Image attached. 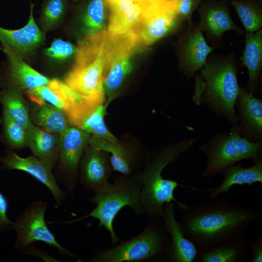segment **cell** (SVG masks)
I'll list each match as a JSON object with an SVG mask.
<instances>
[{"label":"cell","instance_id":"cell-1","mask_svg":"<svg viewBox=\"0 0 262 262\" xmlns=\"http://www.w3.org/2000/svg\"><path fill=\"white\" fill-rule=\"evenodd\" d=\"M184 211L179 222L198 250L246 233L262 216L261 213L250 207L217 197L189 206Z\"/></svg>","mask_w":262,"mask_h":262},{"label":"cell","instance_id":"cell-2","mask_svg":"<svg viewBox=\"0 0 262 262\" xmlns=\"http://www.w3.org/2000/svg\"><path fill=\"white\" fill-rule=\"evenodd\" d=\"M195 139L188 138L160 151L150 161L143 172L137 177L141 182L140 201L144 213L150 217H162L165 203L175 202L179 208L186 210L188 206L177 201L174 191L179 186L177 181L164 179V169L182 153L189 149Z\"/></svg>","mask_w":262,"mask_h":262},{"label":"cell","instance_id":"cell-3","mask_svg":"<svg viewBox=\"0 0 262 262\" xmlns=\"http://www.w3.org/2000/svg\"><path fill=\"white\" fill-rule=\"evenodd\" d=\"M105 30L84 36L78 42L75 62L62 82L80 95L105 100Z\"/></svg>","mask_w":262,"mask_h":262},{"label":"cell","instance_id":"cell-4","mask_svg":"<svg viewBox=\"0 0 262 262\" xmlns=\"http://www.w3.org/2000/svg\"><path fill=\"white\" fill-rule=\"evenodd\" d=\"M237 69V61L231 53L208 58L200 70L205 82L201 100L216 115L231 123L232 127L238 124L234 110L240 88Z\"/></svg>","mask_w":262,"mask_h":262},{"label":"cell","instance_id":"cell-5","mask_svg":"<svg viewBox=\"0 0 262 262\" xmlns=\"http://www.w3.org/2000/svg\"><path fill=\"white\" fill-rule=\"evenodd\" d=\"M141 182L137 177L126 176L115 180L95 190L90 201L96 205L89 213L76 219L62 222L69 224L89 217L98 220V226L103 227L111 235L114 245L120 240L116 234L113 222L119 212L125 207H130L137 214H144L140 201Z\"/></svg>","mask_w":262,"mask_h":262},{"label":"cell","instance_id":"cell-6","mask_svg":"<svg viewBox=\"0 0 262 262\" xmlns=\"http://www.w3.org/2000/svg\"><path fill=\"white\" fill-rule=\"evenodd\" d=\"M170 237L162 217H150L137 236L95 253L89 262H167Z\"/></svg>","mask_w":262,"mask_h":262},{"label":"cell","instance_id":"cell-7","mask_svg":"<svg viewBox=\"0 0 262 262\" xmlns=\"http://www.w3.org/2000/svg\"><path fill=\"white\" fill-rule=\"evenodd\" d=\"M207 157L202 177L215 175L225 168L245 159L253 161L262 157V142H252L241 136L236 127L229 133H218L199 146Z\"/></svg>","mask_w":262,"mask_h":262},{"label":"cell","instance_id":"cell-8","mask_svg":"<svg viewBox=\"0 0 262 262\" xmlns=\"http://www.w3.org/2000/svg\"><path fill=\"white\" fill-rule=\"evenodd\" d=\"M48 203L36 200L27 207L14 222L13 228L16 236L14 248L24 251L35 242L40 241L56 248L60 254L71 258H79L58 243L45 219Z\"/></svg>","mask_w":262,"mask_h":262},{"label":"cell","instance_id":"cell-9","mask_svg":"<svg viewBox=\"0 0 262 262\" xmlns=\"http://www.w3.org/2000/svg\"><path fill=\"white\" fill-rule=\"evenodd\" d=\"M179 67L186 78L194 77L206 64L210 53L216 47L209 46L197 23H188L178 42Z\"/></svg>","mask_w":262,"mask_h":262},{"label":"cell","instance_id":"cell-10","mask_svg":"<svg viewBox=\"0 0 262 262\" xmlns=\"http://www.w3.org/2000/svg\"><path fill=\"white\" fill-rule=\"evenodd\" d=\"M2 168L9 170L25 172L45 185L50 190L58 207L66 198L65 193L59 187L51 171V167L38 158L29 156L21 157L12 150L0 157Z\"/></svg>","mask_w":262,"mask_h":262},{"label":"cell","instance_id":"cell-11","mask_svg":"<svg viewBox=\"0 0 262 262\" xmlns=\"http://www.w3.org/2000/svg\"><path fill=\"white\" fill-rule=\"evenodd\" d=\"M196 10L199 16L197 24L212 42H221L222 35L227 31L243 33L232 20L225 0H204Z\"/></svg>","mask_w":262,"mask_h":262},{"label":"cell","instance_id":"cell-12","mask_svg":"<svg viewBox=\"0 0 262 262\" xmlns=\"http://www.w3.org/2000/svg\"><path fill=\"white\" fill-rule=\"evenodd\" d=\"M48 85L61 101L63 112L73 127L80 128L86 119L104 103V100L80 95L57 79L50 80Z\"/></svg>","mask_w":262,"mask_h":262},{"label":"cell","instance_id":"cell-13","mask_svg":"<svg viewBox=\"0 0 262 262\" xmlns=\"http://www.w3.org/2000/svg\"><path fill=\"white\" fill-rule=\"evenodd\" d=\"M34 4H30V15L27 24L17 30L0 27V41L5 43L21 58L33 55L45 41V33L36 24L33 16Z\"/></svg>","mask_w":262,"mask_h":262},{"label":"cell","instance_id":"cell-14","mask_svg":"<svg viewBox=\"0 0 262 262\" xmlns=\"http://www.w3.org/2000/svg\"><path fill=\"white\" fill-rule=\"evenodd\" d=\"M235 104L238 109L240 135L252 142H262V101L240 88Z\"/></svg>","mask_w":262,"mask_h":262},{"label":"cell","instance_id":"cell-15","mask_svg":"<svg viewBox=\"0 0 262 262\" xmlns=\"http://www.w3.org/2000/svg\"><path fill=\"white\" fill-rule=\"evenodd\" d=\"M0 42L8 59L4 76L5 87L25 91L48 84L50 81L48 78L31 67L5 43Z\"/></svg>","mask_w":262,"mask_h":262},{"label":"cell","instance_id":"cell-16","mask_svg":"<svg viewBox=\"0 0 262 262\" xmlns=\"http://www.w3.org/2000/svg\"><path fill=\"white\" fill-rule=\"evenodd\" d=\"M162 217L170 237L167 262H195L198 249L186 237L174 214V202L165 203Z\"/></svg>","mask_w":262,"mask_h":262},{"label":"cell","instance_id":"cell-17","mask_svg":"<svg viewBox=\"0 0 262 262\" xmlns=\"http://www.w3.org/2000/svg\"><path fill=\"white\" fill-rule=\"evenodd\" d=\"M110 14L107 30L115 33L139 31L143 18V7L136 0H106Z\"/></svg>","mask_w":262,"mask_h":262},{"label":"cell","instance_id":"cell-18","mask_svg":"<svg viewBox=\"0 0 262 262\" xmlns=\"http://www.w3.org/2000/svg\"><path fill=\"white\" fill-rule=\"evenodd\" d=\"M104 152L91 146L85 151L81 164L80 182L88 191L94 192L109 182L112 167Z\"/></svg>","mask_w":262,"mask_h":262},{"label":"cell","instance_id":"cell-19","mask_svg":"<svg viewBox=\"0 0 262 262\" xmlns=\"http://www.w3.org/2000/svg\"><path fill=\"white\" fill-rule=\"evenodd\" d=\"M250 244L246 233L240 234L198 250L195 262H240L250 251Z\"/></svg>","mask_w":262,"mask_h":262},{"label":"cell","instance_id":"cell-20","mask_svg":"<svg viewBox=\"0 0 262 262\" xmlns=\"http://www.w3.org/2000/svg\"><path fill=\"white\" fill-rule=\"evenodd\" d=\"M91 135L73 126L60 134L59 159L63 168L71 173L75 180L74 173L87 148Z\"/></svg>","mask_w":262,"mask_h":262},{"label":"cell","instance_id":"cell-21","mask_svg":"<svg viewBox=\"0 0 262 262\" xmlns=\"http://www.w3.org/2000/svg\"><path fill=\"white\" fill-rule=\"evenodd\" d=\"M182 21L175 11H160L145 16L139 31L141 44H153L174 31Z\"/></svg>","mask_w":262,"mask_h":262},{"label":"cell","instance_id":"cell-22","mask_svg":"<svg viewBox=\"0 0 262 262\" xmlns=\"http://www.w3.org/2000/svg\"><path fill=\"white\" fill-rule=\"evenodd\" d=\"M253 162V164L248 167L232 164L225 168L221 171L224 180L219 186L211 191L210 198H216L221 193L229 191L235 184L250 185L257 182L262 183V158Z\"/></svg>","mask_w":262,"mask_h":262},{"label":"cell","instance_id":"cell-23","mask_svg":"<svg viewBox=\"0 0 262 262\" xmlns=\"http://www.w3.org/2000/svg\"><path fill=\"white\" fill-rule=\"evenodd\" d=\"M241 66L246 67L248 81L245 89L253 92L262 68V30L245 33V47L240 58Z\"/></svg>","mask_w":262,"mask_h":262},{"label":"cell","instance_id":"cell-24","mask_svg":"<svg viewBox=\"0 0 262 262\" xmlns=\"http://www.w3.org/2000/svg\"><path fill=\"white\" fill-rule=\"evenodd\" d=\"M27 145L34 156L51 167L59 159L60 135L33 124L27 131Z\"/></svg>","mask_w":262,"mask_h":262},{"label":"cell","instance_id":"cell-25","mask_svg":"<svg viewBox=\"0 0 262 262\" xmlns=\"http://www.w3.org/2000/svg\"><path fill=\"white\" fill-rule=\"evenodd\" d=\"M30 117L33 123L36 126L59 135L70 125L65 113L48 103L36 104L30 112Z\"/></svg>","mask_w":262,"mask_h":262},{"label":"cell","instance_id":"cell-26","mask_svg":"<svg viewBox=\"0 0 262 262\" xmlns=\"http://www.w3.org/2000/svg\"><path fill=\"white\" fill-rule=\"evenodd\" d=\"M89 145L96 149L111 153L110 160L113 170L126 176L131 175L132 169L130 156L120 144H115L99 136L92 134Z\"/></svg>","mask_w":262,"mask_h":262},{"label":"cell","instance_id":"cell-27","mask_svg":"<svg viewBox=\"0 0 262 262\" xmlns=\"http://www.w3.org/2000/svg\"><path fill=\"white\" fill-rule=\"evenodd\" d=\"M0 103L11 116L27 131L33 124L22 91L11 87L0 91Z\"/></svg>","mask_w":262,"mask_h":262},{"label":"cell","instance_id":"cell-28","mask_svg":"<svg viewBox=\"0 0 262 262\" xmlns=\"http://www.w3.org/2000/svg\"><path fill=\"white\" fill-rule=\"evenodd\" d=\"M106 0H89L84 6L81 17L84 36L103 30L106 14Z\"/></svg>","mask_w":262,"mask_h":262},{"label":"cell","instance_id":"cell-29","mask_svg":"<svg viewBox=\"0 0 262 262\" xmlns=\"http://www.w3.org/2000/svg\"><path fill=\"white\" fill-rule=\"evenodd\" d=\"M130 58L126 57L118 59L111 66L103 75L104 92L108 97V101L106 103L107 106L113 99L116 91L132 70Z\"/></svg>","mask_w":262,"mask_h":262},{"label":"cell","instance_id":"cell-30","mask_svg":"<svg viewBox=\"0 0 262 262\" xmlns=\"http://www.w3.org/2000/svg\"><path fill=\"white\" fill-rule=\"evenodd\" d=\"M246 32L253 33L262 26V10L253 0H231Z\"/></svg>","mask_w":262,"mask_h":262},{"label":"cell","instance_id":"cell-31","mask_svg":"<svg viewBox=\"0 0 262 262\" xmlns=\"http://www.w3.org/2000/svg\"><path fill=\"white\" fill-rule=\"evenodd\" d=\"M67 8L66 0H45L38 21L41 30L46 33L56 29L63 20Z\"/></svg>","mask_w":262,"mask_h":262},{"label":"cell","instance_id":"cell-32","mask_svg":"<svg viewBox=\"0 0 262 262\" xmlns=\"http://www.w3.org/2000/svg\"><path fill=\"white\" fill-rule=\"evenodd\" d=\"M0 123L2 138L9 147L19 148L27 145V131L3 108Z\"/></svg>","mask_w":262,"mask_h":262},{"label":"cell","instance_id":"cell-33","mask_svg":"<svg viewBox=\"0 0 262 262\" xmlns=\"http://www.w3.org/2000/svg\"><path fill=\"white\" fill-rule=\"evenodd\" d=\"M107 106L104 103L101 104L86 119L80 129L114 144H118V140L110 132L104 121Z\"/></svg>","mask_w":262,"mask_h":262},{"label":"cell","instance_id":"cell-34","mask_svg":"<svg viewBox=\"0 0 262 262\" xmlns=\"http://www.w3.org/2000/svg\"><path fill=\"white\" fill-rule=\"evenodd\" d=\"M77 48L71 43L61 38L55 39L50 46L46 48L44 54L57 62H63L75 55Z\"/></svg>","mask_w":262,"mask_h":262},{"label":"cell","instance_id":"cell-35","mask_svg":"<svg viewBox=\"0 0 262 262\" xmlns=\"http://www.w3.org/2000/svg\"><path fill=\"white\" fill-rule=\"evenodd\" d=\"M24 92L26 96L35 104L42 105L48 103L63 112V105L61 101L48 85L29 89Z\"/></svg>","mask_w":262,"mask_h":262},{"label":"cell","instance_id":"cell-36","mask_svg":"<svg viewBox=\"0 0 262 262\" xmlns=\"http://www.w3.org/2000/svg\"><path fill=\"white\" fill-rule=\"evenodd\" d=\"M204 0H179L176 12L180 18L186 20L188 23L192 21L193 12L196 10Z\"/></svg>","mask_w":262,"mask_h":262},{"label":"cell","instance_id":"cell-37","mask_svg":"<svg viewBox=\"0 0 262 262\" xmlns=\"http://www.w3.org/2000/svg\"><path fill=\"white\" fill-rule=\"evenodd\" d=\"M8 207L7 199L0 191V232L13 228L14 222L7 215Z\"/></svg>","mask_w":262,"mask_h":262},{"label":"cell","instance_id":"cell-38","mask_svg":"<svg viewBox=\"0 0 262 262\" xmlns=\"http://www.w3.org/2000/svg\"><path fill=\"white\" fill-rule=\"evenodd\" d=\"M250 250L252 252L251 259L252 262H262V236L258 238L250 244Z\"/></svg>","mask_w":262,"mask_h":262},{"label":"cell","instance_id":"cell-39","mask_svg":"<svg viewBox=\"0 0 262 262\" xmlns=\"http://www.w3.org/2000/svg\"><path fill=\"white\" fill-rule=\"evenodd\" d=\"M155 2H163V3H178L179 0H150Z\"/></svg>","mask_w":262,"mask_h":262},{"label":"cell","instance_id":"cell-40","mask_svg":"<svg viewBox=\"0 0 262 262\" xmlns=\"http://www.w3.org/2000/svg\"><path fill=\"white\" fill-rule=\"evenodd\" d=\"M136 0L140 2L142 4V5L144 6H146V5H147L148 4L152 3L153 2L150 0Z\"/></svg>","mask_w":262,"mask_h":262},{"label":"cell","instance_id":"cell-41","mask_svg":"<svg viewBox=\"0 0 262 262\" xmlns=\"http://www.w3.org/2000/svg\"><path fill=\"white\" fill-rule=\"evenodd\" d=\"M74 0L76 1H80V0Z\"/></svg>","mask_w":262,"mask_h":262},{"label":"cell","instance_id":"cell-42","mask_svg":"<svg viewBox=\"0 0 262 262\" xmlns=\"http://www.w3.org/2000/svg\"><path fill=\"white\" fill-rule=\"evenodd\" d=\"M2 50V49L0 47V50Z\"/></svg>","mask_w":262,"mask_h":262}]
</instances>
